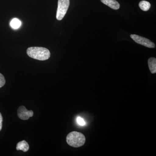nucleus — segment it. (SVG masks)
I'll use <instances>...</instances> for the list:
<instances>
[{
  "label": "nucleus",
  "instance_id": "f257e3e1",
  "mask_svg": "<svg viewBox=\"0 0 156 156\" xmlns=\"http://www.w3.org/2000/svg\"><path fill=\"white\" fill-rule=\"evenodd\" d=\"M27 53L31 58L41 61L47 60L50 56L49 50L42 47H30L27 49Z\"/></svg>",
  "mask_w": 156,
  "mask_h": 156
},
{
  "label": "nucleus",
  "instance_id": "f03ea898",
  "mask_svg": "<svg viewBox=\"0 0 156 156\" xmlns=\"http://www.w3.org/2000/svg\"><path fill=\"white\" fill-rule=\"evenodd\" d=\"M68 145L74 147H82L86 142V137L83 134L74 131L68 134L66 138Z\"/></svg>",
  "mask_w": 156,
  "mask_h": 156
},
{
  "label": "nucleus",
  "instance_id": "7ed1b4c3",
  "mask_svg": "<svg viewBox=\"0 0 156 156\" xmlns=\"http://www.w3.org/2000/svg\"><path fill=\"white\" fill-rule=\"evenodd\" d=\"M69 0H58V8L56 12V19L61 20L63 19L69 7Z\"/></svg>",
  "mask_w": 156,
  "mask_h": 156
},
{
  "label": "nucleus",
  "instance_id": "20e7f679",
  "mask_svg": "<svg viewBox=\"0 0 156 156\" xmlns=\"http://www.w3.org/2000/svg\"><path fill=\"white\" fill-rule=\"evenodd\" d=\"M130 37L134 40V41L136 42L137 44L148 48H155V44L153 42L151 41L149 39L135 34H131Z\"/></svg>",
  "mask_w": 156,
  "mask_h": 156
},
{
  "label": "nucleus",
  "instance_id": "39448f33",
  "mask_svg": "<svg viewBox=\"0 0 156 156\" xmlns=\"http://www.w3.org/2000/svg\"><path fill=\"white\" fill-rule=\"evenodd\" d=\"M17 113L18 117L23 120H28L30 117H32L34 115V112L32 110H28L23 105L18 108Z\"/></svg>",
  "mask_w": 156,
  "mask_h": 156
},
{
  "label": "nucleus",
  "instance_id": "423d86ee",
  "mask_svg": "<svg viewBox=\"0 0 156 156\" xmlns=\"http://www.w3.org/2000/svg\"><path fill=\"white\" fill-rule=\"evenodd\" d=\"M101 2L114 10H118L120 8V4L116 0H101Z\"/></svg>",
  "mask_w": 156,
  "mask_h": 156
},
{
  "label": "nucleus",
  "instance_id": "0eeeda50",
  "mask_svg": "<svg viewBox=\"0 0 156 156\" xmlns=\"http://www.w3.org/2000/svg\"><path fill=\"white\" fill-rule=\"evenodd\" d=\"M29 149V145L28 143L25 140H23L17 144L16 150L17 151L21 150L24 152H26Z\"/></svg>",
  "mask_w": 156,
  "mask_h": 156
},
{
  "label": "nucleus",
  "instance_id": "6e6552de",
  "mask_svg": "<svg viewBox=\"0 0 156 156\" xmlns=\"http://www.w3.org/2000/svg\"><path fill=\"white\" fill-rule=\"evenodd\" d=\"M149 68L151 73L155 74L156 73V58L154 57H151L148 60Z\"/></svg>",
  "mask_w": 156,
  "mask_h": 156
},
{
  "label": "nucleus",
  "instance_id": "1a4fd4ad",
  "mask_svg": "<svg viewBox=\"0 0 156 156\" xmlns=\"http://www.w3.org/2000/svg\"><path fill=\"white\" fill-rule=\"evenodd\" d=\"M139 6L142 11H147L150 9L151 5L147 1H142L139 3Z\"/></svg>",
  "mask_w": 156,
  "mask_h": 156
},
{
  "label": "nucleus",
  "instance_id": "9d476101",
  "mask_svg": "<svg viewBox=\"0 0 156 156\" xmlns=\"http://www.w3.org/2000/svg\"><path fill=\"white\" fill-rule=\"evenodd\" d=\"M21 25V22L19 19L17 18H14L11 20L10 23L11 27L14 29H17L20 27Z\"/></svg>",
  "mask_w": 156,
  "mask_h": 156
},
{
  "label": "nucleus",
  "instance_id": "9b49d317",
  "mask_svg": "<svg viewBox=\"0 0 156 156\" xmlns=\"http://www.w3.org/2000/svg\"><path fill=\"white\" fill-rule=\"evenodd\" d=\"M5 78L2 74L0 73V88L3 87L5 84Z\"/></svg>",
  "mask_w": 156,
  "mask_h": 156
},
{
  "label": "nucleus",
  "instance_id": "f8f14e48",
  "mask_svg": "<svg viewBox=\"0 0 156 156\" xmlns=\"http://www.w3.org/2000/svg\"><path fill=\"white\" fill-rule=\"evenodd\" d=\"M77 122L78 124L81 126H84L86 125V122L84 121L83 118H81L80 117H78L77 118Z\"/></svg>",
  "mask_w": 156,
  "mask_h": 156
},
{
  "label": "nucleus",
  "instance_id": "ddd939ff",
  "mask_svg": "<svg viewBox=\"0 0 156 156\" xmlns=\"http://www.w3.org/2000/svg\"><path fill=\"white\" fill-rule=\"evenodd\" d=\"M3 117L2 114L0 113V131L2 130V128Z\"/></svg>",
  "mask_w": 156,
  "mask_h": 156
}]
</instances>
